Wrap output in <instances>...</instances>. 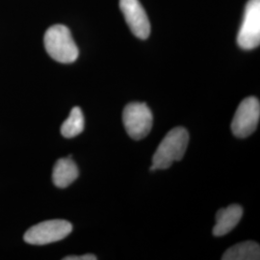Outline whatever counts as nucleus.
Wrapping results in <instances>:
<instances>
[{"mask_svg":"<svg viewBox=\"0 0 260 260\" xmlns=\"http://www.w3.org/2000/svg\"><path fill=\"white\" fill-rule=\"evenodd\" d=\"M189 143V133L181 126L169 131L152 157L150 171L168 169L174 162L181 160L185 154Z\"/></svg>","mask_w":260,"mask_h":260,"instance_id":"f257e3e1","label":"nucleus"},{"mask_svg":"<svg viewBox=\"0 0 260 260\" xmlns=\"http://www.w3.org/2000/svg\"><path fill=\"white\" fill-rule=\"evenodd\" d=\"M44 43L48 55L59 63H74L79 55L78 47L72 33L65 25L56 24L48 28L45 34Z\"/></svg>","mask_w":260,"mask_h":260,"instance_id":"f03ea898","label":"nucleus"},{"mask_svg":"<svg viewBox=\"0 0 260 260\" xmlns=\"http://www.w3.org/2000/svg\"><path fill=\"white\" fill-rule=\"evenodd\" d=\"M122 121L130 137L141 140L145 138L152 128L153 116L146 103H131L123 110Z\"/></svg>","mask_w":260,"mask_h":260,"instance_id":"7ed1b4c3","label":"nucleus"},{"mask_svg":"<svg viewBox=\"0 0 260 260\" xmlns=\"http://www.w3.org/2000/svg\"><path fill=\"white\" fill-rule=\"evenodd\" d=\"M73 231V224L65 220H50L37 223L24 234V241L31 245H47L66 238Z\"/></svg>","mask_w":260,"mask_h":260,"instance_id":"20e7f679","label":"nucleus"},{"mask_svg":"<svg viewBox=\"0 0 260 260\" xmlns=\"http://www.w3.org/2000/svg\"><path fill=\"white\" fill-rule=\"evenodd\" d=\"M237 44L245 50H251L260 44V0H249L244 13Z\"/></svg>","mask_w":260,"mask_h":260,"instance_id":"39448f33","label":"nucleus"},{"mask_svg":"<svg viewBox=\"0 0 260 260\" xmlns=\"http://www.w3.org/2000/svg\"><path fill=\"white\" fill-rule=\"evenodd\" d=\"M260 118L259 101L250 96L242 102L232 122L233 133L237 138H247L252 134L258 124Z\"/></svg>","mask_w":260,"mask_h":260,"instance_id":"423d86ee","label":"nucleus"},{"mask_svg":"<svg viewBox=\"0 0 260 260\" xmlns=\"http://www.w3.org/2000/svg\"><path fill=\"white\" fill-rule=\"evenodd\" d=\"M120 8L131 32L141 40L149 37L150 23L139 0H120Z\"/></svg>","mask_w":260,"mask_h":260,"instance_id":"0eeeda50","label":"nucleus"},{"mask_svg":"<svg viewBox=\"0 0 260 260\" xmlns=\"http://www.w3.org/2000/svg\"><path fill=\"white\" fill-rule=\"evenodd\" d=\"M243 216V209L238 205H230L220 209L216 214V224L213 228L214 236H223L231 233L238 224Z\"/></svg>","mask_w":260,"mask_h":260,"instance_id":"6e6552de","label":"nucleus"},{"mask_svg":"<svg viewBox=\"0 0 260 260\" xmlns=\"http://www.w3.org/2000/svg\"><path fill=\"white\" fill-rule=\"evenodd\" d=\"M79 172L75 161L71 156L59 159L54 165L52 173V180L56 187L66 188L71 185L78 177Z\"/></svg>","mask_w":260,"mask_h":260,"instance_id":"1a4fd4ad","label":"nucleus"},{"mask_svg":"<svg viewBox=\"0 0 260 260\" xmlns=\"http://www.w3.org/2000/svg\"><path fill=\"white\" fill-rule=\"evenodd\" d=\"M260 247L257 243L246 241L234 245L223 253V260H258Z\"/></svg>","mask_w":260,"mask_h":260,"instance_id":"9d476101","label":"nucleus"},{"mask_svg":"<svg viewBox=\"0 0 260 260\" xmlns=\"http://www.w3.org/2000/svg\"><path fill=\"white\" fill-rule=\"evenodd\" d=\"M85 127L83 113L79 107H74L69 118L61 126V134L68 139L79 135Z\"/></svg>","mask_w":260,"mask_h":260,"instance_id":"9b49d317","label":"nucleus"},{"mask_svg":"<svg viewBox=\"0 0 260 260\" xmlns=\"http://www.w3.org/2000/svg\"><path fill=\"white\" fill-rule=\"evenodd\" d=\"M96 256L93 254H84L80 256H76V255H69L64 258V260H95Z\"/></svg>","mask_w":260,"mask_h":260,"instance_id":"f8f14e48","label":"nucleus"}]
</instances>
